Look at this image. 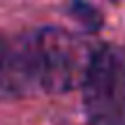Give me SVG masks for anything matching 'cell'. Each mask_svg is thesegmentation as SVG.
Returning <instances> with one entry per match:
<instances>
[{"label":"cell","instance_id":"6da1fadb","mask_svg":"<svg viewBox=\"0 0 125 125\" xmlns=\"http://www.w3.org/2000/svg\"><path fill=\"white\" fill-rule=\"evenodd\" d=\"M81 88L90 125H125V53L121 49L95 51Z\"/></svg>","mask_w":125,"mask_h":125},{"label":"cell","instance_id":"7a4b0ae2","mask_svg":"<svg viewBox=\"0 0 125 125\" xmlns=\"http://www.w3.org/2000/svg\"><path fill=\"white\" fill-rule=\"evenodd\" d=\"M0 88L28 93L46 90V62L42 30L28 35L0 32Z\"/></svg>","mask_w":125,"mask_h":125}]
</instances>
